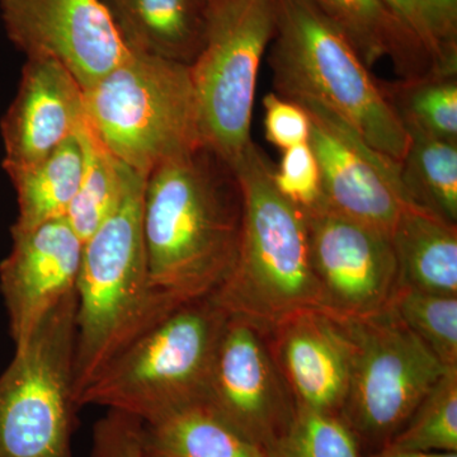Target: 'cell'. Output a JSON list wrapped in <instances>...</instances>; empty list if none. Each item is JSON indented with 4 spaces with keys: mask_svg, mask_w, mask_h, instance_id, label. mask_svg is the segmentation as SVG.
I'll list each match as a JSON object with an SVG mask.
<instances>
[{
    "mask_svg": "<svg viewBox=\"0 0 457 457\" xmlns=\"http://www.w3.org/2000/svg\"><path fill=\"white\" fill-rule=\"evenodd\" d=\"M243 194L233 165L207 145L168 159L145 179L149 285L170 311L212 296L236 264Z\"/></svg>",
    "mask_w": 457,
    "mask_h": 457,
    "instance_id": "1",
    "label": "cell"
},
{
    "mask_svg": "<svg viewBox=\"0 0 457 457\" xmlns=\"http://www.w3.org/2000/svg\"><path fill=\"white\" fill-rule=\"evenodd\" d=\"M233 167L243 194L242 237L233 270L212 297L228 317L267 332L293 312L320 309L308 221L279 194L275 165L253 141Z\"/></svg>",
    "mask_w": 457,
    "mask_h": 457,
    "instance_id": "2",
    "label": "cell"
},
{
    "mask_svg": "<svg viewBox=\"0 0 457 457\" xmlns=\"http://www.w3.org/2000/svg\"><path fill=\"white\" fill-rule=\"evenodd\" d=\"M144 188L145 177L135 173L116 209L83 243L74 356L78 405L84 390L132 341L173 312L149 285Z\"/></svg>",
    "mask_w": 457,
    "mask_h": 457,
    "instance_id": "3",
    "label": "cell"
},
{
    "mask_svg": "<svg viewBox=\"0 0 457 457\" xmlns=\"http://www.w3.org/2000/svg\"><path fill=\"white\" fill-rule=\"evenodd\" d=\"M269 62L279 97L318 102L376 152L404 159L411 137L386 89L315 0H276Z\"/></svg>",
    "mask_w": 457,
    "mask_h": 457,
    "instance_id": "4",
    "label": "cell"
},
{
    "mask_svg": "<svg viewBox=\"0 0 457 457\" xmlns=\"http://www.w3.org/2000/svg\"><path fill=\"white\" fill-rule=\"evenodd\" d=\"M228 319L212 296L179 306L101 372L79 407L99 405L150 423L204 404Z\"/></svg>",
    "mask_w": 457,
    "mask_h": 457,
    "instance_id": "5",
    "label": "cell"
},
{
    "mask_svg": "<svg viewBox=\"0 0 457 457\" xmlns=\"http://www.w3.org/2000/svg\"><path fill=\"white\" fill-rule=\"evenodd\" d=\"M86 122L130 170L159 164L204 145L189 65L132 51L84 90Z\"/></svg>",
    "mask_w": 457,
    "mask_h": 457,
    "instance_id": "6",
    "label": "cell"
},
{
    "mask_svg": "<svg viewBox=\"0 0 457 457\" xmlns=\"http://www.w3.org/2000/svg\"><path fill=\"white\" fill-rule=\"evenodd\" d=\"M77 306L75 290L0 375V457H73Z\"/></svg>",
    "mask_w": 457,
    "mask_h": 457,
    "instance_id": "7",
    "label": "cell"
},
{
    "mask_svg": "<svg viewBox=\"0 0 457 457\" xmlns=\"http://www.w3.org/2000/svg\"><path fill=\"white\" fill-rule=\"evenodd\" d=\"M276 29V0H207L203 49L189 65L204 145L233 165L252 143L262 57Z\"/></svg>",
    "mask_w": 457,
    "mask_h": 457,
    "instance_id": "8",
    "label": "cell"
},
{
    "mask_svg": "<svg viewBox=\"0 0 457 457\" xmlns=\"http://www.w3.org/2000/svg\"><path fill=\"white\" fill-rule=\"evenodd\" d=\"M338 319L352 345L350 384L339 416L363 457L389 445L449 369L392 305L368 317Z\"/></svg>",
    "mask_w": 457,
    "mask_h": 457,
    "instance_id": "9",
    "label": "cell"
},
{
    "mask_svg": "<svg viewBox=\"0 0 457 457\" xmlns=\"http://www.w3.org/2000/svg\"><path fill=\"white\" fill-rule=\"evenodd\" d=\"M204 405L263 451L290 428L296 403L264 330L245 319L228 317Z\"/></svg>",
    "mask_w": 457,
    "mask_h": 457,
    "instance_id": "10",
    "label": "cell"
},
{
    "mask_svg": "<svg viewBox=\"0 0 457 457\" xmlns=\"http://www.w3.org/2000/svg\"><path fill=\"white\" fill-rule=\"evenodd\" d=\"M311 117L309 145L320 171L321 206L392 237L409 200L400 164L376 152L347 123L312 99H296Z\"/></svg>",
    "mask_w": 457,
    "mask_h": 457,
    "instance_id": "11",
    "label": "cell"
},
{
    "mask_svg": "<svg viewBox=\"0 0 457 457\" xmlns=\"http://www.w3.org/2000/svg\"><path fill=\"white\" fill-rule=\"evenodd\" d=\"M305 215L321 311L353 319L389 306L399 284L392 237L324 206Z\"/></svg>",
    "mask_w": 457,
    "mask_h": 457,
    "instance_id": "12",
    "label": "cell"
},
{
    "mask_svg": "<svg viewBox=\"0 0 457 457\" xmlns=\"http://www.w3.org/2000/svg\"><path fill=\"white\" fill-rule=\"evenodd\" d=\"M9 41L27 57H53L83 90L131 55L101 0H0Z\"/></svg>",
    "mask_w": 457,
    "mask_h": 457,
    "instance_id": "13",
    "label": "cell"
},
{
    "mask_svg": "<svg viewBox=\"0 0 457 457\" xmlns=\"http://www.w3.org/2000/svg\"><path fill=\"white\" fill-rule=\"evenodd\" d=\"M11 234V252L0 263V293L20 350L57 303L77 290L83 242L66 219Z\"/></svg>",
    "mask_w": 457,
    "mask_h": 457,
    "instance_id": "14",
    "label": "cell"
},
{
    "mask_svg": "<svg viewBox=\"0 0 457 457\" xmlns=\"http://www.w3.org/2000/svg\"><path fill=\"white\" fill-rule=\"evenodd\" d=\"M84 90L53 57H27L17 95L0 121L8 176L26 170L79 132Z\"/></svg>",
    "mask_w": 457,
    "mask_h": 457,
    "instance_id": "15",
    "label": "cell"
},
{
    "mask_svg": "<svg viewBox=\"0 0 457 457\" xmlns=\"http://www.w3.org/2000/svg\"><path fill=\"white\" fill-rule=\"evenodd\" d=\"M266 337L296 407L341 414L352 361L342 321L320 309H303L279 320Z\"/></svg>",
    "mask_w": 457,
    "mask_h": 457,
    "instance_id": "16",
    "label": "cell"
},
{
    "mask_svg": "<svg viewBox=\"0 0 457 457\" xmlns=\"http://www.w3.org/2000/svg\"><path fill=\"white\" fill-rule=\"evenodd\" d=\"M369 68L389 59L403 82L440 74L416 32L386 0H315Z\"/></svg>",
    "mask_w": 457,
    "mask_h": 457,
    "instance_id": "17",
    "label": "cell"
},
{
    "mask_svg": "<svg viewBox=\"0 0 457 457\" xmlns=\"http://www.w3.org/2000/svg\"><path fill=\"white\" fill-rule=\"evenodd\" d=\"M132 51L191 65L203 49L207 0H101Z\"/></svg>",
    "mask_w": 457,
    "mask_h": 457,
    "instance_id": "18",
    "label": "cell"
},
{
    "mask_svg": "<svg viewBox=\"0 0 457 457\" xmlns=\"http://www.w3.org/2000/svg\"><path fill=\"white\" fill-rule=\"evenodd\" d=\"M399 284L457 296V225L409 204L392 233Z\"/></svg>",
    "mask_w": 457,
    "mask_h": 457,
    "instance_id": "19",
    "label": "cell"
},
{
    "mask_svg": "<svg viewBox=\"0 0 457 457\" xmlns=\"http://www.w3.org/2000/svg\"><path fill=\"white\" fill-rule=\"evenodd\" d=\"M141 447L144 457H266L204 404L143 422Z\"/></svg>",
    "mask_w": 457,
    "mask_h": 457,
    "instance_id": "20",
    "label": "cell"
},
{
    "mask_svg": "<svg viewBox=\"0 0 457 457\" xmlns=\"http://www.w3.org/2000/svg\"><path fill=\"white\" fill-rule=\"evenodd\" d=\"M83 161L82 141L77 134L37 163L8 176L18 204L17 220L11 231L65 219L79 187Z\"/></svg>",
    "mask_w": 457,
    "mask_h": 457,
    "instance_id": "21",
    "label": "cell"
},
{
    "mask_svg": "<svg viewBox=\"0 0 457 457\" xmlns=\"http://www.w3.org/2000/svg\"><path fill=\"white\" fill-rule=\"evenodd\" d=\"M407 154L400 176L414 206L457 225V143L407 126Z\"/></svg>",
    "mask_w": 457,
    "mask_h": 457,
    "instance_id": "22",
    "label": "cell"
},
{
    "mask_svg": "<svg viewBox=\"0 0 457 457\" xmlns=\"http://www.w3.org/2000/svg\"><path fill=\"white\" fill-rule=\"evenodd\" d=\"M78 135L84 153L82 177L65 219L84 243L116 209L137 171L120 162L86 121Z\"/></svg>",
    "mask_w": 457,
    "mask_h": 457,
    "instance_id": "23",
    "label": "cell"
},
{
    "mask_svg": "<svg viewBox=\"0 0 457 457\" xmlns=\"http://www.w3.org/2000/svg\"><path fill=\"white\" fill-rule=\"evenodd\" d=\"M386 447L457 453V368L438 378Z\"/></svg>",
    "mask_w": 457,
    "mask_h": 457,
    "instance_id": "24",
    "label": "cell"
},
{
    "mask_svg": "<svg viewBox=\"0 0 457 457\" xmlns=\"http://www.w3.org/2000/svg\"><path fill=\"white\" fill-rule=\"evenodd\" d=\"M386 89L405 128L457 143L456 75L432 74Z\"/></svg>",
    "mask_w": 457,
    "mask_h": 457,
    "instance_id": "25",
    "label": "cell"
},
{
    "mask_svg": "<svg viewBox=\"0 0 457 457\" xmlns=\"http://www.w3.org/2000/svg\"><path fill=\"white\" fill-rule=\"evenodd\" d=\"M390 305L445 368H457V296L398 285Z\"/></svg>",
    "mask_w": 457,
    "mask_h": 457,
    "instance_id": "26",
    "label": "cell"
},
{
    "mask_svg": "<svg viewBox=\"0 0 457 457\" xmlns=\"http://www.w3.org/2000/svg\"><path fill=\"white\" fill-rule=\"evenodd\" d=\"M266 457H362L359 442L339 414L302 407L290 428L270 449Z\"/></svg>",
    "mask_w": 457,
    "mask_h": 457,
    "instance_id": "27",
    "label": "cell"
},
{
    "mask_svg": "<svg viewBox=\"0 0 457 457\" xmlns=\"http://www.w3.org/2000/svg\"><path fill=\"white\" fill-rule=\"evenodd\" d=\"M273 182L282 196L303 212L321 206L320 171L309 143L284 150Z\"/></svg>",
    "mask_w": 457,
    "mask_h": 457,
    "instance_id": "28",
    "label": "cell"
},
{
    "mask_svg": "<svg viewBox=\"0 0 457 457\" xmlns=\"http://www.w3.org/2000/svg\"><path fill=\"white\" fill-rule=\"evenodd\" d=\"M420 7L438 73L456 75L457 0H420Z\"/></svg>",
    "mask_w": 457,
    "mask_h": 457,
    "instance_id": "29",
    "label": "cell"
},
{
    "mask_svg": "<svg viewBox=\"0 0 457 457\" xmlns=\"http://www.w3.org/2000/svg\"><path fill=\"white\" fill-rule=\"evenodd\" d=\"M141 431L139 418L107 409L93 426L89 457H144Z\"/></svg>",
    "mask_w": 457,
    "mask_h": 457,
    "instance_id": "30",
    "label": "cell"
},
{
    "mask_svg": "<svg viewBox=\"0 0 457 457\" xmlns=\"http://www.w3.org/2000/svg\"><path fill=\"white\" fill-rule=\"evenodd\" d=\"M264 134L279 149L308 143L311 117L300 104L279 97L275 92L264 96Z\"/></svg>",
    "mask_w": 457,
    "mask_h": 457,
    "instance_id": "31",
    "label": "cell"
},
{
    "mask_svg": "<svg viewBox=\"0 0 457 457\" xmlns=\"http://www.w3.org/2000/svg\"><path fill=\"white\" fill-rule=\"evenodd\" d=\"M386 2L389 3L394 11H395L396 13H398L399 16L402 17L409 26H411V29L417 33L418 37H420L423 44H425L427 50L431 54L433 59L431 45H429L425 23H423L420 0H386ZM433 62H435V59H433Z\"/></svg>",
    "mask_w": 457,
    "mask_h": 457,
    "instance_id": "32",
    "label": "cell"
},
{
    "mask_svg": "<svg viewBox=\"0 0 457 457\" xmlns=\"http://www.w3.org/2000/svg\"><path fill=\"white\" fill-rule=\"evenodd\" d=\"M363 457H457V453H432V451L395 450L385 447Z\"/></svg>",
    "mask_w": 457,
    "mask_h": 457,
    "instance_id": "33",
    "label": "cell"
}]
</instances>
